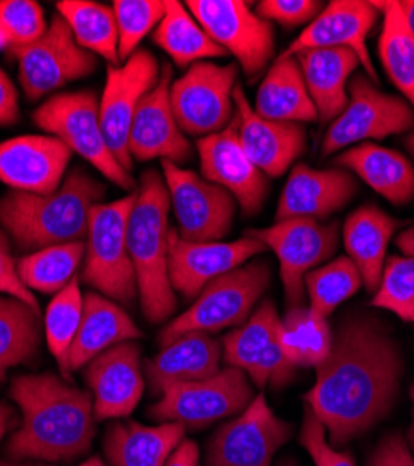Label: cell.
<instances>
[{
  "instance_id": "obj_4",
  "label": "cell",
  "mask_w": 414,
  "mask_h": 466,
  "mask_svg": "<svg viewBox=\"0 0 414 466\" xmlns=\"http://www.w3.org/2000/svg\"><path fill=\"white\" fill-rule=\"evenodd\" d=\"M168 213L170 197L163 176L156 170L144 172L129 215L127 247L142 312L152 323L168 319L176 309L168 275Z\"/></svg>"
},
{
  "instance_id": "obj_16",
  "label": "cell",
  "mask_w": 414,
  "mask_h": 466,
  "mask_svg": "<svg viewBox=\"0 0 414 466\" xmlns=\"http://www.w3.org/2000/svg\"><path fill=\"white\" fill-rule=\"evenodd\" d=\"M291 437L266 396H256L232 421L218 427L206 451L207 466H271L275 453Z\"/></svg>"
},
{
  "instance_id": "obj_53",
  "label": "cell",
  "mask_w": 414,
  "mask_h": 466,
  "mask_svg": "<svg viewBox=\"0 0 414 466\" xmlns=\"http://www.w3.org/2000/svg\"><path fill=\"white\" fill-rule=\"evenodd\" d=\"M410 396H412V403H414V386H412V390H410ZM409 442H410V446L414 450V409H412V425H410V430H409Z\"/></svg>"
},
{
  "instance_id": "obj_52",
  "label": "cell",
  "mask_w": 414,
  "mask_h": 466,
  "mask_svg": "<svg viewBox=\"0 0 414 466\" xmlns=\"http://www.w3.org/2000/svg\"><path fill=\"white\" fill-rule=\"evenodd\" d=\"M399 8H401V12H403V15H405V19H407V23H409V26H410L412 32H414V0H403V3H399Z\"/></svg>"
},
{
  "instance_id": "obj_25",
  "label": "cell",
  "mask_w": 414,
  "mask_h": 466,
  "mask_svg": "<svg viewBox=\"0 0 414 466\" xmlns=\"http://www.w3.org/2000/svg\"><path fill=\"white\" fill-rule=\"evenodd\" d=\"M222 347L209 334L191 332L165 345L147 362L146 377L154 394H163L172 384L195 382L220 371Z\"/></svg>"
},
{
  "instance_id": "obj_20",
  "label": "cell",
  "mask_w": 414,
  "mask_h": 466,
  "mask_svg": "<svg viewBox=\"0 0 414 466\" xmlns=\"http://www.w3.org/2000/svg\"><path fill=\"white\" fill-rule=\"evenodd\" d=\"M197 147L202 177L228 190L245 215H257L269 192L268 176L248 159L236 122L232 120L220 133L200 138Z\"/></svg>"
},
{
  "instance_id": "obj_47",
  "label": "cell",
  "mask_w": 414,
  "mask_h": 466,
  "mask_svg": "<svg viewBox=\"0 0 414 466\" xmlns=\"http://www.w3.org/2000/svg\"><path fill=\"white\" fill-rule=\"evenodd\" d=\"M368 466H414V459L407 442L399 435L392 433L375 448Z\"/></svg>"
},
{
  "instance_id": "obj_36",
  "label": "cell",
  "mask_w": 414,
  "mask_h": 466,
  "mask_svg": "<svg viewBox=\"0 0 414 466\" xmlns=\"http://www.w3.org/2000/svg\"><path fill=\"white\" fill-rule=\"evenodd\" d=\"M40 345V309L0 295V382L8 371L30 360Z\"/></svg>"
},
{
  "instance_id": "obj_7",
  "label": "cell",
  "mask_w": 414,
  "mask_h": 466,
  "mask_svg": "<svg viewBox=\"0 0 414 466\" xmlns=\"http://www.w3.org/2000/svg\"><path fill=\"white\" fill-rule=\"evenodd\" d=\"M37 127L51 133L99 170L108 181L126 190H135L131 172L112 155L99 120V103L94 92H64L49 97L34 112Z\"/></svg>"
},
{
  "instance_id": "obj_55",
  "label": "cell",
  "mask_w": 414,
  "mask_h": 466,
  "mask_svg": "<svg viewBox=\"0 0 414 466\" xmlns=\"http://www.w3.org/2000/svg\"><path fill=\"white\" fill-rule=\"evenodd\" d=\"M5 49H10V42H8L5 30L0 28V51H5Z\"/></svg>"
},
{
  "instance_id": "obj_39",
  "label": "cell",
  "mask_w": 414,
  "mask_h": 466,
  "mask_svg": "<svg viewBox=\"0 0 414 466\" xmlns=\"http://www.w3.org/2000/svg\"><path fill=\"white\" fill-rule=\"evenodd\" d=\"M85 309V295L79 280L73 279L62 291L55 295L45 312V338L53 357L58 360L64 379H69V351L79 332Z\"/></svg>"
},
{
  "instance_id": "obj_15",
  "label": "cell",
  "mask_w": 414,
  "mask_h": 466,
  "mask_svg": "<svg viewBox=\"0 0 414 466\" xmlns=\"http://www.w3.org/2000/svg\"><path fill=\"white\" fill-rule=\"evenodd\" d=\"M161 76L156 56L138 49L124 64L108 66L103 97L99 101V120L105 140L118 159L131 172L133 159L129 155V131L135 112L142 97L152 90Z\"/></svg>"
},
{
  "instance_id": "obj_12",
  "label": "cell",
  "mask_w": 414,
  "mask_h": 466,
  "mask_svg": "<svg viewBox=\"0 0 414 466\" xmlns=\"http://www.w3.org/2000/svg\"><path fill=\"white\" fill-rule=\"evenodd\" d=\"M10 53L19 64V83L28 99L49 96L97 67L96 55L77 44L58 14L40 40Z\"/></svg>"
},
{
  "instance_id": "obj_11",
  "label": "cell",
  "mask_w": 414,
  "mask_h": 466,
  "mask_svg": "<svg viewBox=\"0 0 414 466\" xmlns=\"http://www.w3.org/2000/svg\"><path fill=\"white\" fill-rule=\"evenodd\" d=\"M247 236L271 248L280 261V277L288 304L303 306L305 277L327 261L338 248V224L314 218L278 220L269 228L248 229Z\"/></svg>"
},
{
  "instance_id": "obj_10",
  "label": "cell",
  "mask_w": 414,
  "mask_h": 466,
  "mask_svg": "<svg viewBox=\"0 0 414 466\" xmlns=\"http://www.w3.org/2000/svg\"><path fill=\"white\" fill-rule=\"evenodd\" d=\"M348 94V106L330 122L323 137V155L366 144V140H381L414 127V108L403 97L383 94L368 75L353 76Z\"/></svg>"
},
{
  "instance_id": "obj_34",
  "label": "cell",
  "mask_w": 414,
  "mask_h": 466,
  "mask_svg": "<svg viewBox=\"0 0 414 466\" xmlns=\"http://www.w3.org/2000/svg\"><path fill=\"white\" fill-rule=\"evenodd\" d=\"M58 15L66 21L81 47L118 66V28L112 6L94 0H60L56 3Z\"/></svg>"
},
{
  "instance_id": "obj_8",
  "label": "cell",
  "mask_w": 414,
  "mask_h": 466,
  "mask_svg": "<svg viewBox=\"0 0 414 466\" xmlns=\"http://www.w3.org/2000/svg\"><path fill=\"white\" fill-rule=\"evenodd\" d=\"M237 64L198 62L170 85V103L179 129L187 137H209L234 120Z\"/></svg>"
},
{
  "instance_id": "obj_32",
  "label": "cell",
  "mask_w": 414,
  "mask_h": 466,
  "mask_svg": "<svg viewBox=\"0 0 414 466\" xmlns=\"http://www.w3.org/2000/svg\"><path fill=\"white\" fill-rule=\"evenodd\" d=\"M154 42L172 58L177 67H187L226 53L211 40L202 25L181 3L168 0L167 14L154 32Z\"/></svg>"
},
{
  "instance_id": "obj_43",
  "label": "cell",
  "mask_w": 414,
  "mask_h": 466,
  "mask_svg": "<svg viewBox=\"0 0 414 466\" xmlns=\"http://www.w3.org/2000/svg\"><path fill=\"white\" fill-rule=\"evenodd\" d=\"M0 28L8 37L10 49H15L40 40L49 25L42 6L34 0H0Z\"/></svg>"
},
{
  "instance_id": "obj_3",
  "label": "cell",
  "mask_w": 414,
  "mask_h": 466,
  "mask_svg": "<svg viewBox=\"0 0 414 466\" xmlns=\"http://www.w3.org/2000/svg\"><path fill=\"white\" fill-rule=\"evenodd\" d=\"M103 198L105 185L85 168H75L55 192H8L0 200V224L23 248L77 243L88 236L92 209Z\"/></svg>"
},
{
  "instance_id": "obj_17",
  "label": "cell",
  "mask_w": 414,
  "mask_h": 466,
  "mask_svg": "<svg viewBox=\"0 0 414 466\" xmlns=\"http://www.w3.org/2000/svg\"><path fill=\"white\" fill-rule=\"evenodd\" d=\"M268 250L261 241L245 236L239 241L193 243L168 233V275L172 289L185 299H197L215 279L248 263L254 256Z\"/></svg>"
},
{
  "instance_id": "obj_6",
  "label": "cell",
  "mask_w": 414,
  "mask_h": 466,
  "mask_svg": "<svg viewBox=\"0 0 414 466\" xmlns=\"http://www.w3.org/2000/svg\"><path fill=\"white\" fill-rule=\"evenodd\" d=\"M136 202V188L115 202L92 209L83 280L103 297L131 304L138 293L136 275L127 247V224Z\"/></svg>"
},
{
  "instance_id": "obj_24",
  "label": "cell",
  "mask_w": 414,
  "mask_h": 466,
  "mask_svg": "<svg viewBox=\"0 0 414 466\" xmlns=\"http://www.w3.org/2000/svg\"><path fill=\"white\" fill-rule=\"evenodd\" d=\"M357 192L348 170H316L297 165L280 194L277 222L288 218L321 220L342 209Z\"/></svg>"
},
{
  "instance_id": "obj_13",
  "label": "cell",
  "mask_w": 414,
  "mask_h": 466,
  "mask_svg": "<svg viewBox=\"0 0 414 466\" xmlns=\"http://www.w3.org/2000/svg\"><path fill=\"white\" fill-rule=\"evenodd\" d=\"M187 10L226 55L236 56L250 79L266 69L275 51V30L243 0H189Z\"/></svg>"
},
{
  "instance_id": "obj_38",
  "label": "cell",
  "mask_w": 414,
  "mask_h": 466,
  "mask_svg": "<svg viewBox=\"0 0 414 466\" xmlns=\"http://www.w3.org/2000/svg\"><path fill=\"white\" fill-rule=\"evenodd\" d=\"M85 254L86 245L83 241L42 248L23 258L17 273L28 289L56 295L75 279Z\"/></svg>"
},
{
  "instance_id": "obj_21",
  "label": "cell",
  "mask_w": 414,
  "mask_h": 466,
  "mask_svg": "<svg viewBox=\"0 0 414 466\" xmlns=\"http://www.w3.org/2000/svg\"><path fill=\"white\" fill-rule=\"evenodd\" d=\"M234 122L239 142L248 159L261 174L269 177L282 176L307 146L305 127L289 122L266 120L252 108L243 86L234 90Z\"/></svg>"
},
{
  "instance_id": "obj_26",
  "label": "cell",
  "mask_w": 414,
  "mask_h": 466,
  "mask_svg": "<svg viewBox=\"0 0 414 466\" xmlns=\"http://www.w3.org/2000/svg\"><path fill=\"white\" fill-rule=\"evenodd\" d=\"M295 58L318 110V120L334 122L348 106V88L360 60L348 49H312Z\"/></svg>"
},
{
  "instance_id": "obj_19",
  "label": "cell",
  "mask_w": 414,
  "mask_h": 466,
  "mask_svg": "<svg viewBox=\"0 0 414 466\" xmlns=\"http://www.w3.org/2000/svg\"><path fill=\"white\" fill-rule=\"evenodd\" d=\"M172 81V67L165 66L157 85L142 97L129 131L131 159H161L174 165L191 159V142L179 129L170 103Z\"/></svg>"
},
{
  "instance_id": "obj_1",
  "label": "cell",
  "mask_w": 414,
  "mask_h": 466,
  "mask_svg": "<svg viewBox=\"0 0 414 466\" xmlns=\"http://www.w3.org/2000/svg\"><path fill=\"white\" fill-rule=\"evenodd\" d=\"M399 375L398 345L379 321L355 316L340 325L307 394L308 409L328 431L332 448L364 435L390 412Z\"/></svg>"
},
{
  "instance_id": "obj_29",
  "label": "cell",
  "mask_w": 414,
  "mask_h": 466,
  "mask_svg": "<svg viewBox=\"0 0 414 466\" xmlns=\"http://www.w3.org/2000/svg\"><path fill=\"white\" fill-rule=\"evenodd\" d=\"M399 220L387 215L378 206H362L351 213L344 224V245L348 258L360 270L364 286L369 291L379 288L385 258Z\"/></svg>"
},
{
  "instance_id": "obj_40",
  "label": "cell",
  "mask_w": 414,
  "mask_h": 466,
  "mask_svg": "<svg viewBox=\"0 0 414 466\" xmlns=\"http://www.w3.org/2000/svg\"><path fill=\"white\" fill-rule=\"evenodd\" d=\"M362 284L360 270L348 256L321 265L305 277V291L310 297V308L323 318H328L338 304L353 297Z\"/></svg>"
},
{
  "instance_id": "obj_2",
  "label": "cell",
  "mask_w": 414,
  "mask_h": 466,
  "mask_svg": "<svg viewBox=\"0 0 414 466\" xmlns=\"http://www.w3.org/2000/svg\"><path fill=\"white\" fill-rule=\"evenodd\" d=\"M10 398L23 420L6 453L12 461L69 462L90 451L96 437L94 400L53 373L19 375Z\"/></svg>"
},
{
  "instance_id": "obj_18",
  "label": "cell",
  "mask_w": 414,
  "mask_h": 466,
  "mask_svg": "<svg viewBox=\"0 0 414 466\" xmlns=\"http://www.w3.org/2000/svg\"><path fill=\"white\" fill-rule=\"evenodd\" d=\"M378 19L379 10L373 6V3H362V0H332L300 32V35L288 47L284 56H297L312 49H348L357 55L371 83L378 85L379 75L371 64L366 44Z\"/></svg>"
},
{
  "instance_id": "obj_46",
  "label": "cell",
  "mask_w": 414,
  "mask_h": 466,
  "mask_svg": "<svg viewBox=\"0 0 414 466\" xmlns=\"http://www.w3.org/2000/svg\"><path fill=\"white\" fill-rule=\"evenodd\" d=\"M0 295L17 299V300L28 304L30 308L37 309L35 297L19 279L17 265L14 263V258L10 254V245H8V239L3 233V229H0Z\"/></svg>"
},
{
  "instance_id": "obj_28",
  "label": "cell",
  "mask_w": 414,
  "mask_h": 466,
  "mask_svg": "<svg viewBox=\"0 0 414 466\" xmlns=\"http://www.w3.org/2000/svg\"><path fill=\"white\" fill-rule=\"evenodd\" d=\"M183 441L185 427L179 423L124 421L108 427L105 453L112 466H167Z\"/></svg>"
},
{
  "instance_id": "obj_35",
  "label": "cell",
  "mask_w": 414,
  "mask_h": 466,
  "mask_svg": "<svg viewBox=\"0 0 414 466\" xmlns=\"http://www.w3.org/2000/svg\"><path fill=\"white\" fill-rule=\"evenodd\" d=\"M383 12L379 58L390 81L414 108V32L409 26L399 3H373Z\"/></svg>"
},
{
  "instance_id": "obj_14",
  "label": "cell",
  "mask_w": 414,
  "mask_h": 466,
  "mask_svg": "<svg viewBox=\"0 0 414 466\" xmlns=\"http://www.w3.org/2000/svg\"><path fill=\"white\" fill-rule=\"evenodd\" d=\"M163 176L181 239L207 243L228 236L237 206L228 190L168 161H163Z\"/></svg>"
},
{
  "instance_id": "obj_42",
  "label": "cell",
  "mask_w": 414,
  "mask_h": 466,
  "mask_svg": "<svg viewBox=\"0 0 414 466\" xmlns=\"http://www.w3.org/2000/svg\"><path fill=\"white\" fill-rule=\"evenodd\" d=\"M371 304L390 309L403 321L414 323V258H389Z\"/></svg>"
},
{
  "instance_id": "obj_22",
  "label": "cell",
  "mask_w": 414,
  "mask_h": 466,
  "mask_svg": "<svg viewBox=\"0 0 414 466\" xmlns=\"http://www.w3.org/2000/svg\"><path fill=\"white\" fill-rule=\"evenodd\" d=\"M85 368L96 420L124 418L135 410L144 394L138 343L124 341L110 347Z\"/></svg>"
},
{
  "instance_id": "obj_27",
  "label": "cell",
  "mask_w": 414,
  "mask_h": 466,
  "mask_svg": "<svg viewBox=\"0 0 414 466\" xmlns=\"http://www.w3.org/2000/svg\"><path fill=\"white\" fill-rule=\"evenodd\" d=\"M142 332L126 309L99 293L85 295L83 321L69 351V371L88 366L106 349L140 338Z\"/></svg>"
},
{
  "instance_id": "obj_23",
  "label": "cell",
  "mask_w": 414,
  "mask_h": 466,
  "mask_svg": "<svg viewBox=\"0 0 414 466\" xmlns=\"http://www.w3.org/2000/svg\"><path fill=\"white\" fill-rule=\"evenodd\" d=\"M71 151L55 137L26 135L0 144V181L17 192H55L69 167Z\"/></svg>"
},
{
  "instance_id": "obj_45",
  "label": "cell",
  "mask_w": 414,
  "mask_h": 466,
  "mask_svg": "<svg viewBox=\"0 0 414 466\" xmlns=\"http://www.w3.org/2000/svg\"><path fill=\"white\" fill-rule=\"evenodd\" d=\"M321 12L319 3L312 0H261L256 8L257 17L268 23H280L284 26H297L312 23Z\"/></svg>"
},
{
  "instance_id": "obj_9",
  "label": "cell",
  "mask_w": 414,
  "mask_h": 466,
  "mask_svg": "<svg viewBox=\"0 0 414 466\" xmlns=\"http://www.w3.org/2000/svg\"><path fill=\"white\" fill-rule=\"evenodd\" d=\"M247 373L224 368L209 379L172 384L149 409V418L161 423H179L185 430H200L222 418L241 414L252 401Z\"/></svg>"
},
{
  "instance_id": "obj_57",
  "label": "cell",
  "mask_w": 414,
  "mask_h": 466,
  "mask_svg": "<svg viewBox=\"0 0 414 466\" xmlns=\"http://www.w3.org/2000/svg\"><path fill=\"white\" fill-rule=\"evenodd\" d=\"M407 146H409V149L412 151V155H414V133L410 135V138H409V142H407Z\"/></svg>"
},
{
  "instance_id": "obj_48",
  "label": "cell",
  "mask_w": 414,
  "mask_h": 466,
  "mask_svg": "<svg viewBox=\"0 0 414 466\" xmlns=\"http://www.w3.org/2000/svg\"><path fill=\"white\" fill-rule=\"evenodd\" d=\"M19 120V97L10 76L0 69V126H12Z\"/></svg>"
},
{
  "instance_id": "obj_49",
  "label": "cell",
  "mask_w": 414,
  "mask_h": 466,
  "mask_svg": "<svg viewBox=\"0 0 414 466\" xmlns=\"http://www.w3.org/2000/svg\"><path fill=\"white\" fill-rule=\"evenodd\" d=\"M167 466H198V446L191 441H183L168 459Z\"/></svg>"
},
{
  "instance_id": "obj_41",
  "label": "cell",
  "mask_w": 414,
  "mask_h": 466,
  "mask_svg": "<svg viewBox=\"0 0 414 466\" xmlns=\"http://www.w3.org/2000/svg\"><path fill=\"white\" fill-rule=\"evenodd\" d=\"M168 0H116L112 3L118 28L120 64L138 51L144 37L159 26L167 14Z\"/></svg>"
},
{
  "instance_id": "obj_5",
  "label": "cell",
  "mask_w": 414,
  "mask_h": 466,
  "mask_svg": "<svg viewBox=\"0 0 414 466\" xmlns=\"http://www.w3.org/2000/svg\"><path fill=\"white\" fill-rule=\"evenodd\" d=\"M271 273L273 267L269 261L256 259L209 282L193 306L161 332V347L191 332L213 334L243 325L271 284Z\"/></svg>"
},
{
  "instance_id": "obj_51",
  "label": "cell",
  "mask_w": 414,
  "mask_h": 466,
  "mask_svg": "<svg viewBox=\"0 0 414 466\" xmlns=\"http://www.w3.org/2000/svg\"><path fill=\"white\" fill-rule=\"evenodd\" d=\"M396 245L403 252V256L414 258V226L405 229L403 233H399L398 239H396Z\"/></svg>"
},
{
  "instance_id": "obj_58",
  "label": "cell",
  "mask_w": 414,
  "mask_h": 466,
  "mask_svg": "<svg viewBox=\"0 0 414 466\" xmlns=\"http://www.w3.org/2000/svg\"><path fill=\"white\" fill-rule=\"evenodd\" d=\"M280 466H295V464H293V462H289V461H288V462H282V464H280Z\"/></svg>"
},
{
  "instance_id": "obj_44",
  "label": "cell",
  "mask_w": 414,
  "mask_h": 466,
  "mask_svg": "<svg viewBox=\"0 0 414 466\" xmlns=\"http://www.w3.org/2000/svg\"><path fill=\"white\" fill-rule=\"evenodd\" d=\"M300 444L307 448V451L316 461V466H355L353 457L346 451H338L330 446V442L325 437V427L316 418V414L307 409L305 420H303V430L298 435Z\"/></svg>"
},
{
  "instance_id": "obj_37",
  "label": "cell",
  "mask_w": 414,
  "mask_h": 466,
  "mask_svg": "<svg viewBox=\"0 0 414 466\" xmlns=\"http://www.w3.org/2000/svg\"><path fill=\"white\" fill-rule=\"evenodd\" d=\"M280 316L271 300L263 302L256 312L222 341V357L230 368L248 373L254 364L278 339Z\"/></svg>"
},
{
  "instance_id": "obj_56",
  "label": "cell",
  "mask_w": 414,
  "mask_h": 466,
  "mask_svg": "<svg viewBox=\"0 0 414 466\" xmlns=\"http://www.w3.org/2000/svg\"><path fill=\"white\" fill-rule=\"evenodd\" d=\"M79 466H106V464H105L101 459H96V457H94V459L85 461V462H83V464H79Z\"/></svg>"
},
{
  "instance_id": "obj_33",
  "label": "cell",
  "mask_w": 414,
  "mask_h": 466,
  "mask_svg": "<svg viewBox=\"0 0 414 466\" xmlns=\"http://www.w3.org/2000/svg\"><path fill=\"white\" fill-rule=\"evenodd\" d=\"M332 330L327 318L312 308L293 306L280 319L278 339L288 360L298 368H318L332 349Z\"/></svg>"
},
{
  "instance_id": "obj_54",
  "label": "cell",
  "mask_w": 414,
  "mask_h": 466,
  "mask_svg": "<svg viewBox=\"0 0 414 466\" xmlns=\"http://www.w3.org/2000/svg\"><path fill=\"white\" fill-rule=\"evenodd\" d=\"M0 466H49V464H44V462H25V464H19L15 461H12V462L3 461V462H0Z\"/></svg>"
},
{
  "instance_id": "obj_30",
  "label": "cell",
  "mask_w": 414,
  "mask_h": 466,
  "mask_svg": "<svg viewBox=\"0 0 414 466\" xmlns=\"http://www.w3.org/2000/svg\"><path fill=\"white\" fill-rule=\"evenodd\" d=\"M336 165L355 172L366 185L396 206L414 198V168L401 153L378 144H358L346 149Z\"/></svg>"
},
{
  "instance_id": "obj_31",
  "label": "cell",
  "mask_w": 414,
  "mask_h": 466,
  "mask_svg": "<svg viewBox=\"0 0 414 466\" xmlns=\"http://www.w3.org/2000/svg\"><path fill=\"white\" fill-rule=\"evenodd\" d=\"M254 110L266 120L308 124L318 120V110L307 90L295 56H280L263 79Z\"/></svg>"
},
{
  "instance_id": "obj_50",
  "label": "cell",
  "mask_w": 414,
  "mask_h": 466,
  "mask_svg": "<svg viewBox=\"0 0 414 466\" xmlns=\"http://www.w3.org/2000/svg\"><path fill=\"white\" fill-rule=\"evenodd\" d=\"M17 421L19 420H17L15 412L6 403L0 401V441L5 439V435L12 430V427H15Z\"/></svg>"
}]
</instances>
